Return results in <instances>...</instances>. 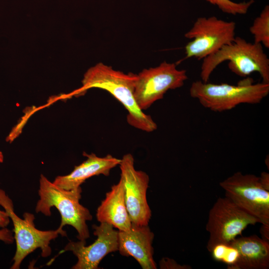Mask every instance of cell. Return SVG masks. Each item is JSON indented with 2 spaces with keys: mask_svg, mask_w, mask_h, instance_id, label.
Returning <instances> with one entry per match:
<instances>
[{
  "mask_svg": "<svg viewBox=\"0 0 269 269\" xmlns=\"http://www.w3.org/2000/svg\"><path fill=\"white\" fill-rule=\"evenodd\" d=\"M96 217L100 223L110 224L119 231L127 232L131 229L132 223L127 209L121 179L106 193L97 210Z\"/></svg>",
  "mask_w": 269,
  "mask_h": 269,
  "instance_id": "cell-14",
  "label": "cell"
},
{
  "mask_svg": "<svg viewBox=\"0 0 269 269\" xmlns=\"http://www.w3.org/2000/svg\"><path fill=\"white\" fill-rule=\"evenodd\" d=\"M254 42L269 48V5H266L249 28Z\"/></svg>",
  "mask_w": 269,
  "mask_h": 269,
  "instance_id": "cell-16",
  "label": "cell"
},
{
  "mask_svg": "<svg viewBox=\"0 0 269 269\" xmlns=\"http://www.w3.org/2000/svg\"><path fill=\"white\" fill-rule=\"evenodd\" d=\"M188 79L187 72L173 63L162 62L136 74L134 96L139 108L145 110L163 98L169 90L181 87Z\"/></svg>",
  "mask_w": 269,
  "mask_h": 269,
  "instance_id": "cell-9",
  "label": "cell"
},
{
  "mask_svg": "<svg viewBox=\"0 0 269 269\" xmlns=\"http://www.w3.org/2000/svg\"><path fill=\"white\" fill-rule=\"evenodd\" d=\"M3 161V155L2 152L0 151V163H2Z\"/></svg>",
  "mask_w": 269,
  "mask_h": 269,
  "instance_id": "cell-24",
  "label": "cell"
},
{
  "mask_svg": "<svg viewBox=\"0 0 269 269\" xmlns=\"http://www.w3.org/2000/svg\"><path fill=\"white\" fill-rule=\"evenodd\" d=\"M83 154L87 159L75 166L69 174L57 176L53 182L55 185L65 190L77 188L90 177L101 174L109 175L111 170L119 165L121 161L111 154L103 157L93 153L84 152Z\"/></svg>",
  "mask_w": 269,
  "mask_h": 269,
  "instance_id": "cell-13",
  "label": "cell"
},
{
  "mask_svg": "<svg viewBox=\"0 0 269 269\" xmlns=\"http://www.w3.org/2000/svg\"><path fill=\"white\" fill-rule=\"evenodd\" d=\"M189 93L204 108L221 112L241 104L260 103L269 93V84L254 83L252 78H249L240 81L237 85L199 80L191 84Z\"/></svg>",
  "mask_w": 269,
  "mask_h": 269,
  "instance_id": "cell-4",
  "label": "cell"
},
{
  "mask_svg": "<svg viewBox=\"0 0 269 269\" xmlns=\"http://www.w3.org/2000/svg\"><path fill=\"white\" fill-rule=\"evenodd\" d=\"M259 223L226 197H220L211 208L206 229L209 233L207 249L210 252L220 244H230L249 225Z\"/></svg>",
  "mask_w": 269,
  "mask_h": 269,
  "instance_id": "cell-8",
  "label": "cell"
},
{
  "mask_svg": "<svg viewBox=\"0 0 269 269\" xmlns=\"http://www.w3.org/2000/svg\"><path fill=\"white\" fill-rule=\"evenodd\" d=\"M226 61H229V69L236 75L246 77L253 72H258L262 82L269 84V59L261 43H251L236 36L231 43L223 46L203 59L201 81L208 82L214 70Z\"/></svg>",
  "mask_w": 269,
  "mask_h": 269,
  "instance_id": "cell-2",
  "label": "cell"
},
{
  "mask_svg": "<svg viewBox=\"0 0 269 269\" xmlns=\"http://www.w3.org/2000/svg\"><path fill=\"white\" fill-rule=\"evenodd\" d=\"M212 258L228 266V268L235 269L238 261V251L230 244H220L215 246L210 252Z\"/></svg>",
  "mask_w": 269,
  "mask_h": 269,
  "instance_id": "cell-17",
  "label": "cell"
},
{
  "mask_svg": "<svg viewBox=\"0 0 269 269\" xmlns=\"http://www.w3.org/2000/svg\"><path fill=\"white\" fill-rule=\"evenodd\" d=\"M136 74H125L111 66L99 63L89 69L84 75L82 86L71 93V96L84 94L89 89L97 88L109 92L128 111V123L146 132H152L157 126L150 115L138 107L134 96Z\"/></svg>",
  "mask_w": 269,
  "mask_h": 269,
  "instance_id": "cell-1",
  "label": "cell"
},
{
  "mask_svg": "<svg viewBox=\"0 0 269 269\" xmlns=\"http://www.w3.org/2000/svg\"><path fill=\"white\" fill-rule=\"evenodd\" d=\"M269 227L262 225L261 229V234L263 236V239L269 241Z\"/></svg>",
  "mask_w": 269,
  "mask_h": 269,
  "instance_id": "cell-23",
  "label": "cell"
},
{
  "mask_svg": "<svg viewBox=\"0 0 269 269\" xmlns=\"http://www.w3.org/2000/svg\"><path fill=\"white\" fill-rule=\"evenodd\" d=\"M259 179L263 187L269 191V174L266 172H262Z\"/></svg>",
  "mask_w": 269,
  "mask_h": 269,
  "instance_id": "cell-22",
  "label": "cell"
},
{
  "mask_svg": "<svg viewBox=\"0 0 269 269\" xmlns=\"http://www.w3.org/2000/svg\"><path fill=\"white\" fill-rule=\"evenodd\" d=\"M134 160L131 153L125 154L119 164L124 189L125 201L132 223L148 225L151 211L146 198L149 176L134 167Z\"/></svg>",
  "mask_w": 269,
  "mask_h": 269,
  "instance_id": "cell-10",
  "label": "cell"
},
{
  "mask_svg": "<svg viewBox=\"0 0 269 269\" xmlns=\"http://www.w3.org/2000/svg\"><path fill=\"white\" fill-rule=\"evenodd\" d=\"M0 205L7 213L13 225L16 251L11 269H19L25 258L38 248L40 249L42 257L49 256L52 252L51 241L59 235L67 236L66 232L60 227L55 230H38L35 226V217L32 213L25 212L23 214V218H20L14 212L12 201L0 188Z\"/></svg>",
  "mask_w": 269,
  "mask_h": 269,
  "instance_id": "cell-5",
  "label": "cell"
},
{
  "mask_svg": "<svg viewBox=\"0 0 269 269\" xmlns=\"http://www.w3.org/2000/svg\"><path fill=\"white\" fill-rule=\"evenodd\" d=\"M217 6L222 12L233 15L245 14L247 13L255 0L248 1L235 2L231 0H205Z\"/></svg>",
  "mask_w": 269,
  "mask_h": 269,
  "instance_id": "cell-18",
  "label": "cell"
},
{
  "mask_svg": "<svg viewBox=\"0 0 269 269\" xmlns=\"http://www.w3.org/2000/svg\"><path fill=\"white\" fill-rule=\"evenodd\" d=\"M92 228L97 238L92 244L86 246V241H70L64 248L65 251L72 252L77 258L73 269H98L105 256L118 251V231L106 223L93 225Z\"/></svg>",
  "mask_w": 269,
  "mask_h": 269,
  "instance_id": "cell-11",
  "label": "cell"
},
{
  "mask_svg": "<svg viewBox=\"0 0 269 269\" xmlns=\"http://www.w3.org/2000/svg\"><path fill=\"white\" fill-rule=\"evenodd\" d=\"M160 269H191L188 265H181L175 260L168 258H164L159 262Z\"/></svg>",
  "mask_w": 269,
  "mask_h": 269,
  "instance_id": "cell-19",
  "label": "cell"
},
{
  "mask_svg": "<svg viewBox=\"0 0 269 269\" xmlns=\"http://www.w3.org/2000/svg\"><path fill=\"white\" fill-rule=\"evenodd\" d=\"M225 197L239 208L269 227V191L261 184L259 177L240 171L220 182Z\"/></svg>",
  "mask_w": 269,
  "mask_h": 269,
  "instance_id": "cell-7",
  "label": "cell"
},
{
  "mask_svg": "<svg viewBox=\"0 0 269 269\" xmlns=\"http://www.w3.org/2000/svg\"><path fill=\"white\" fill-rule=\"evenodd\" d=\"M10 219L7 213L0 210V227L6 228L10 223Z\"/></svg>",
  "mask_w": 269,
  "mask_h": 269,
  "instance_id": "cell-21",
  "label": "cell"
},
{
  "mask_svg": "<svg viewBox=\"0 0 269 269\" xmlns=\"http://www.w3.org/2000/svg\"><path fill=\"white\" fill-rule=\"evenodd\" d=\"M230 244L236 249L239 255L235 269H269V241L253 235L238 237Z\"/></svg>",
  "mask_w": 269,
  "mask_h": 269,
  "instance_id": "cell-15",
  "label": "cell"
},
{
  "mask_svg": "<svg viewBox=\"0 0 269 269\" xmlns=\"http://www.w3.org/2000/svg\"><path fill=\"white\" fill-rule=\"evenodd\" d=\"M154 237L148 225L132 223L129 231H118V251L122 256L133 257L143 269H156L152 246Z\"/></svg>",
  "mask_w": 269,
  "mask_h": 269,
  "instance_id": "cell-12",
  "label": "cell"
},
{
  "mask_svg": "<svg viewBox=\"0 0 269 269\" xmlns=\"http://www.w3.org/2000/svg\"><path fill=\"white\" fill-rule=\"evenodd\" d=\"M14 239L13 233L6 228L0 229V241L5 244H11L14 242Z\"/></svg>",
  "mask_w": 269,
  "mask_h": 269,
  "instance_id": "cell-20",
  "label": "cell"
},
{
  "mask_svg": "<svg viewBox=\"0 0 269 269\" xmlns=\"http://www.w3.org/2000/svg\"><path fill=\"white\" fill-rule=\"evenodd\" d=\"M236 27L235 22L215 16L197 18L184 34L186 38L192 39L185 46V59L203 60L231 43L236 37Z\"/></svg>",
  "mask_w": 269,
  "mask_h": 269,
  "instance_id": "cell-6",
  "label": "cell"
},
{
  "mask_svg": "<svg viewBox=\"0 0 269 269\" xmlns=\"http://www.w3.org/2000/svg\"><path fill=\"white\" fill-rule=\"evenodd\" d=\"M38 193L39 199L36 205V213L50 216L51 208L55 207L61 215L60 227L72 226L78 233L79 240L86 241L90 237L87 222L92 220V215L88 208L80 203L82 193L80 186L65 190L41 174Z\"/></svg>",
  "mask_w": 269,
  "mask_h": 269,
  "instance_id": "cell-3",
  "label": "cell"
}]
</instances>
